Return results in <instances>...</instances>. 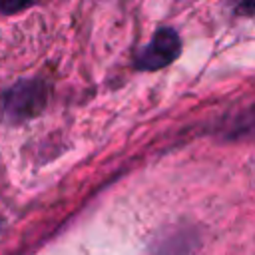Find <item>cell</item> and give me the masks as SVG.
Listing matches in <instances>:
<instances>
[{
	"label": "cell",
	"mask_w": 255,
	"mask_h": 255,
	"mask_svg": "<svg viewBox=\"0 0 255 255\" xmlns=\"http://www.w3.org/2000/svg\"><path fill=\"white\" fill-rule=\"evenodd\" d=\"M46 102L44 84L36 80H26L12 86L4 94V112L10 120H26L32 114L40 112Z\"/></svg>",
	"instance_id": "cell-2"
},
{
	"label": "cell",
	"mask_w": 255,
	"mask_h": 255,
	"mask_svg": "<svg viewBox=\"0 0 255 255\" xmlns=\"http://www.w3.org/2000/svg\"><path fill=\"white\" fill-rule=\"evenodd\" d=\"M217 133L225 141H255V102L223 118Z\"/></svg>",
	"instance_id": "cell-3"
},
{
	"label": "cell",
	"mask_w": 255,
	"mask_h": 255,
	"mask_svg": "<svg viewBox=\"0 0 255 255\" xmlns=\"http://www.w3.org/2000/svg\"><path fill=\"white\" fill-rule=\"evenodd\" d=\"M235 12L239 16H255V2H241L235 6Z\"/></svg>",
	"instance_id": "cell-4"
},
{
	"label": "cell",
	"mask_w": 255,
	"mask_h": 255,
	"mask_svg": "<svg viewBox=\"0 0 255 255\" xmlns=\"http://www.w3.org/2000/svg\"><path fill=\"white\" fill-rule=\"evenodd\" d=\"M28 4H18V2H2L0 4V10L2 12H18V10H22V8H26Z\"/></svg>",
	"instance_id": "cell-5"
},
{
	"label": "cell",
	"mask_w": 255,
	"mask_h": 255,
	"mask_svg": "<svg viewBox=\"0 0 255 255\" xmlns=\"http://www.w3.org/2000/svg\"><path fill=\"white\" fill-rule=\"evenodd\" d=\"M181 52L179 34L173 28H159L151 42L143 46L135 56V66L139 70H159L171 64Z\"/></svg>",
	"instance_id": "cell-1"
}]
</instances>
